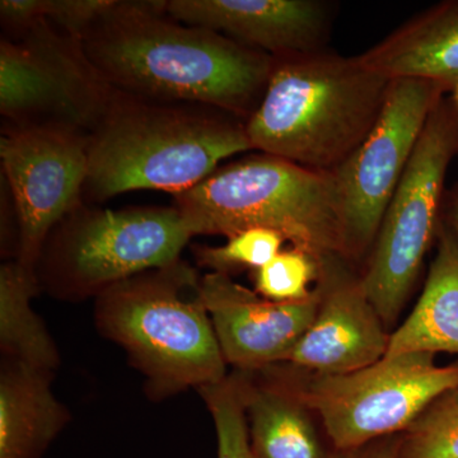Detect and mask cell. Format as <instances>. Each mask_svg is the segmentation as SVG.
<instances>
[{"mask_svg": "<svg viewBox=\"0 0 458 458\" xmlns=\"http://www.w3.org/2000/svg\"><path fill=\"white\" fill-rule=\"evenodd\" d=\"M78 42L96 73L119 92L246 120L260 105L274 64L269 54L174 20L167 0H114Z\"/></svg>", "mask_w": 458, "mask_h": 458, "instance_id": "cell-1", "label": "cell"}, {"mask_svg": "<svg viewBox=\"0 0 458 458\" xmlns=\"http://www.w3.org/2000/svg\"><path fill=\"white\" fill-rule=\"evenodd\" d=\"M238 119L213 107L114 90L89 134L83 191L104 201L132 190L174 195L194 188L223 159L252 149L246 123Z\"/></svg>", "mask_w": 458, "mask_h": 458, "instance_id": "cell-2", "label": "cell"}, {"mask_svg": "<svg viewBox=\"0 0 458 458\" xmlns=\"http://www.w3.org/2000/svg\"><path fill=\"white\" fill-rule=\"evenodd\" d=\"M390 82L360 56L274 57L260 105L246 120L252 149L334 174L372 131Z\"/></svg>", "mask_w": 458, "mask_h": 458, "instance_id": "cell-3", "label": "cell"}, {"mask_svg": "<svg viewBox=\"0 0 458 458\" xmlns=\"http://www.w3.org/2000/svg\"><path fill=\"white\" fill-rule=\"evenodd\" d=\"M201 278L180 259L117 283L95 300L98 333L125 351L150 399L198 391L228 376Z\"/></svg>", "mask_w": 458, "mask_h": 458, "instance_id": "cell-4", "label": "cell"}, {"mask_svg": "<svg viewBox=\"0 0 458 458\" xmlns=\"http://www.w3.org/2000/svg\"><path fill=\"white\" fill-rule=\"evenodd\" d=\"M174 198L192 237L228 238L246 229L265 228L319 260L345 259L342 207L333 174L259 153L216 168Z\"/></svg>", "mask_w": 458, "mask_h": 458, "instance_id": "cell-5", "label": "cell"}, {"mask_svg": "<svg viewBox=\"0 0 458 458\" xmlns=\"http://www.w3.org/2000/svg\"><path fill=\"white\" fill-rule=\"evenodd\" d=\"M191 238L174 207L104 210L80 201L45 241L36 278L55 300H96L117 283L180 260Z\"/></svg>", "mask_w": 458, "mask_h": 458, "instance_id": "cell-6", "label": "cell"}, {"mask_svg": "<svg viewBox=\"0 0 458 458\" xmlns=\"http://www.w3.org/2000/svg\"><path fill=\"white\" fill-rule=\"evenodd\" d=\"M458 155V108L443 98L428 119L377 234L360 284L386 327L399 318L438 237L448 167Z\"/></svg>", "mask_w": 458, "mask_h": 458, "instance_id": "cell-7", "label": "cell"}, {"mask_svg": "<svg viewBox=\"0 0 458 458\" xmlns=\"http://www.w3.org/2000/svg\"><path fill=\"white\" fill-rule=\"evenodd\" d=\"M458 385V363L437 366L436 355L385 357L366 369L316 376L293 393L318 412L334 447L349 454L403 434L439 394Z\"/></svg>", "mask_w": 458, "mask_h": 458, "instance_id": "cell-8", "label": "cell"}, {"mask_svg": "<svg viewBox=\"0 0 458 458\" xmlns=\"http://www.w3.org/2000/svg\"><path fill=\"white\" fill-rule=\"evenodd\" d=\"M114 93L80 42L47 18L2 38L0 111L12 126L59 123L89 134Z\"/></svg>", "mask_w": 458, "mask_h": 458, "instance_id": "cell-9", "label": "cell"}, {"mask_svg": "<svg viewBox=\"0 0 458 458\" xmlns=\"http://www.w3.org/2000/svg\"><path fill=\"white\" fill-rule=\"evenodd\" d=\"M447 92L451 89L438 81H391L372 131L334 172L342 207L345 259L360 258L375 245L386 210L419 138Z\"/></svg>", "mask_w": 458, "mask_h": 458, "instance_id": "cell-10", "label": "cell"}, {"mask_svg": "<svg viewBox=\"0 0 458 458\" xmlns=\"http://www.w3.org/2000/svg\"><path fill=\"white\" fill-rule=\"evenodd\" d=\"M0 158L16 213L14 260L35 273L51 231L82 201L89 134L59 123L11 126L0 140Z\"/></svg>", "mask_w": 458, "mask_h": 458, "instance_id": "cell-11", "label": "cell"}, {"mask_svg": "<svg viewBox=\"0 0 458 458\" xmlns=\"http://www.w3.org/2000/svg\"><path fill=\"white\" fill-rule=\"evenodd\" d=\"M201 294L223 357L241 372L283 363L311 327L321 302L319 286L306 300L274 302L219 273L205 274Z\"/></svg>", "mask_w": 458, "mask_h": 458, "instance_id": "cell-12", "label": "cell"}, {"mask_svg": "<svg viewBox=\"0 0 458 458\" xmlns=\"http://www.w3.org/2000/svg\"><path fill=\"white\" fill-rule=\"evenodd\" d=\"M342 256L322 260L318 315L283 363L315 370L318 376L355 372L384 360L391 334L370 303L360 279L343 273Z\"/></svg>", "mask_w": 458, "mask_h": 458, "instance_id": "cell-13", "label": "cell"}, {"mask_svg": "<svg viewBox=\"0 0 458 458\" xmlns=\"http://www.w3.org/2000/svg\"><path fill=\"white\" fill-rule=\"evenodd\" d=\"M167 13L273 57L322 50L330 25L318 0H167Z\"/></svg>", "mask_w": 458, "mask_h": 458, "instance_id": "cell-14", "label": "cell"}, {"mask_svg": "<svg viewBox=\"0 0 458 458\" xmlns=\"http://www.w3.org/2000/svg\"><path fill=\"white\" fill-rule=\"evenodd\" d=\"M358 56L387 80L438 81L452 92L458 82V0L428 8Z\"/></svg>", "mask_w": 458, "mask_h": 458, "instance_id": "cell-15", "label": "cell"}, {"mask_svg": "<svg viewBox=\"0 0 458 458\" xmlns=\"http://www.w3.org/2000/svg\"><path fill=\"white\" fill-rule=\"evenodd\" d=\"M55 373L2 358L0 458H42L72 414L56 399Z\"/></svg>", "mask_w": 458, "mask_h": 458, "instance_id": "cell-16", "label": "cell"}, {"mask_svg": "<svg viewBox=\"0 0 458 458\" xmlns=\"http://www.w3.org/2000/svg\"><path fill=\"white\" fill-rule=\"evenodd\" d=\"M426 285L408 318L391 334L386 357L458 354V243L445 223Z\"/></svg>", "mask_w": 458, "mask_h": 458, "instance_id": "cell-17", "label": "cell"}, {"mask_svg": "<svg viewBox=\"0 0 458 458\" xmlns=\"http://www.w3.org/2000/svg\"><path fill=\"white\" fill-rule=\"evenodd\" d=\"M242 376L256 458H327L306 408L291 390L278 385H254L246 372Z\"/></svg>", "mask_w": 458, "mask_h": 458, "instance_id": "cell-18", "label": "cell"}, {"mask_svg": "<svg viewBox=\"0 0 458 458\" xmlns=\"http://www.w3.org/2000/svg\"><path fill=\"white\" fill-rule=\"evenodd\" d=\"M40 291L36 274L8 260L0 267V352L2 358L56 373L59 349L32 307Z\"/></svg>", "mask_w": 458, "mask_h": 458, "instance_id": "cell-19", "label": "cell"}, {"mask_svg": "<svg viewBox=\"0 0 458 458\" xmlns=\"http://www.w3.org/2000/svg\"><path fill=\"white\" fill-rule=\"evenodd\" d=\"M216 433V458H254L247 424L242 373L199 388Z\"/></svg>", "mask_w": 458, "mask_h": 458, "instance_id": "cell-20", "label": "cell"}, {"mask_svg": "<svg viewBox=\"0 0 458 458\" xmlns=\"http://www.w3.org/2000/svg\"><path fill=\"white\" fill-rule=\"evenodd\" d=\"M397 458H458V385L433 400L401 434Z\"/></svg>", "mask_w": 458, "mask_h": 458, "instance_id": "cell-21", "label": "cell"}, {"mask_svg": "<svg viewBox=\"0 0 458 458\" xmlns=\"http://www.w3.org/2000/svg\"><path fill=\"white\" fill-rule=\"evenodd\" d=\"M286 240L265 228L246 229L228 237L223 246H194L195 259L209 273L227 274L242 269H261L283 250Z\"/></svg>", "mask_w": 458, "mask_h": 458, "instance_id": "cell-22", "label": "cell"}, {"mask_svg": "<svg viewBox=\"0 0 458 458\" xmlns=\"http://www.w3.org/2000/svg\"><path fill=\"white\" fill-rule=\"evenodd\" d=\"M322 260L292 247L255 271L256 292L274 302H295L311 295L310 284L321 276Z\"/></svg>", "mask_w": 458, "mask_h": 458, "instance_id": "cell-23", "label": "cell"}, {"mask_svg": "<svg viewBox=\"0 0 458 458\" xmlns=\"http://www.w3.org/2000/svg\"><path fill=\"white\" fill-rule=\"evenodd\" d=\"M114 0H45L47 20L75 41Z\"/></svg>", "mask_w": 458, "mask_h": 458, "instance_id": "cell-24", "label": "cell"}, {"mask_svg": "<svg viewBox=\"0 0 458 458\" xmlns=\"http://www.w3.org/2000/svg\"><path fill=\"white\" fill-rule=\"evenodd\" d=\"M0 18L8 36L16 35L47 18L45 0H3L0 2Z\"/></svg>", "mask_w": 458, "mask_h": 458, "instance_id": "cell-25", "label": "cell"}, {"mask_svg": "<svg viewBox=\"0 0 458 458\" xmlns=\"http://www.w3.org/2000/svg\"><path fill=\"white\" fill-rule=\"evenodd\" d=\"M401 434L386 437L369 443L360 450L345 454V458H397L400 450Z\"/></svg>", "mask_w": 458, "mask_h": 458, "instance_id": "cell-26", "label": "cell"}, {"mask_svg": "<svg viewBox=\"0 0 458 458\" xmlns=\"http://www.w3.org/2000/svg\"><path fill=\"white\" fill-rule=\"evenodd\" d=\"M445 221H443L458 243V185L448 194Z\"/></svg>", "mask_w": 458, "mask_h": 458, "instance_id": "cell-27", "label": "cell"}, {"mask_svg": "<svg viewBox=\"0 0 458 458\" xmlns=\"http://www.w3.org/2000/svg\"><path fill=\"white\" fill-rule=\"evenodd\" d=\"M452 92H454V96L451 98L452 101H454V104L456 105V107L458 108V82Z\"/></svg>", "mask_w": 458, "mask_h": 458, "instance_id": "cell-28", "label": "cell"}, {"mask_svg": "<svg viewBox=\"0 0 458 458\" xmlns=\"http://www.w3.org/2000/svg\"><path fill=\"white\" fill-rule=\"evenodd\" d=\"M254 458H256V457L254 456Z\"/></svg>", "mask_w": 458, "mask_h": 458, "instance_id": "cell-29", "label": "cell"}]
</instances>
